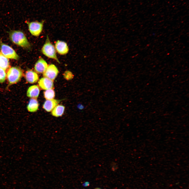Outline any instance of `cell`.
Here are the masks:
<instances>
[{"label":"cell","mask_w":189,"mask_h":189,"mask_svg":"<svg viewBox=\"0 0 189 189\" xmlns=\"http://www.w3.org/2000/svg\"><path fill=\"white\" fill-rule=\"evenodd\" d=\"M9 37L15 44L25 48H30V44L22 32L15 30L9 33Z\"/></svg>","instance_id":"obj_1"},{"label":"cell","mask_w":189,"mask_h":189,"mask_svg":"<svg viewBox=\"0 0 189 189\" xmlns=\"http://www.w3.org/2000/svg\"><path fill=\"white\" fill-rule=\"evenodd\" d=\"M41 51L46 56L60 63L56 56L55 48L50 42L48 35L45 42L42 48Z\"/></svg>","instance_id":"obj_2"},{"label":"cell","mask_w":189,"mask_h":189,"mask_svg":"<svg viewBox=\"0 0 189 189\" xmlns=\"http://www.w3.org/2000/svg\"><path fill=\"white\" fill-rule=\"evenodd\" d=\"M23 72L19 68L12 67L10 68L7 73V78L10 84L17 83L21 78Z\"/></svg>","instance_id":"obj_3"},{"label":"cell","mask_w":189,"mask_h":189,"mask_svg":"<svg viewBox=\"0 0 189 189\" xmlns=\"http://www.w3.org/2000/svg\"><path fill=\"white\" fill-rule=\"evenodd\" d=\"M44 21L41 22L37 21L28 22L29 31L33 35L39 36L41 32Z\"/></svg>","instance_id":"obj_4"},{"label":"cell","mask_w":189,"mask_h":189,"mask_svg":"<svg viewBox=\"0 0 189 189\" xmlns=\"http://www.w3.org/2000/svg\"><path fill=\"white\" fill-rule=\"evenodd\" d=\"M2 54L7 58L18 60L19 56L15 51L9 46L3 43L0 44Z\"/></svg>","instance_id":"obj_5"},{"label":"cell","mask_w":189,"mask_h":189,"mask_svg":"<svg viewBox=\"0 0 189 189\" xmlns=\"http://www.w3.org/2000/svg\"><path fill=\"white\" fill-rule=\"evenodd\" d=\"M59 71L56 67L54 65L51 64L48 66L43 75L44 77L53 81L56 77Z\"/></svg>","instance_id":"obj_6"},{"label":"cell","mask_w":189,"mask_h":189,"mask_svg":"<svg viewBox=\"0 0 189 189\" xmlns=\"http://www.w3.org/2000/svg\"><path fill=\"white\" fill-rule=\"evenodd\" d=\"M48 67L45 61L41 57H39L36 62L34 66L35 71L38 73H43L46 71Z\"/></svg>","instance_id":"obj_7"},{"label":"cell","mask_w":189,"mask_h":189,"mask_svg":"<svg viewBox=\"0 0 189 189\" xmlns=\"http://www.w3.org/2000/svg\"><path fill=\"white\" fill-rule=\"evenodd\" d=\"M55 47L57 51L60 54L64 55L68 52V47L67 43L64 41L57 40L55 43Z\"/></svg>","instance_id":"obj_8"},{"label":"cell","mask_w":189,"mask_h":189,"mask_svg":"<svg viewBox=\"0 0 189 189\" xmlns=\"http://www.w3.org/2000/svg\"><path fill=\"white\" fill-rule=\"evenodd\" d=\"M38 83L39 87L44 90L52 89L54 86L53 81L44 77L39 80Z\"/></svg>","instance_id":"obj_9"},{"label":"cell","mask_w":189,"mask_h":189,"mask_svg":"<svg viewBox=\"0 0 189 189\" xmlns=\"http://www.w3.org/2000/svg\"><path fill=\"white\" fill-rule=\"evenodd\" d=\"M60 102V100L54 99L47 100L44 102L43 108L47 112H51L57 105Z\"/></svg>","instance_id":"obj_10"},{"label":"cell","mask_w":189,"mask_h":189,"mask_svg":"<svg viewBox=\"0 0 189 189\" xmlns=\"http://www.w3.org/2000/svg\"><path fill=\"white\" fill-rule=\"evenodd\" d=\"M25 77L27 81L31 83L36 82L39 79V77L37 74L33 71L30 70L26 71Z\"/></svg>","instance_id":"obj_11"},{"label":"cell","mask_w":189,"mask_h":189,"mask_svg":"<svg viewBox=\"0 0 189 189\" xmlns=\"http://www.w3.org/2000/svg\"><path fill=\"white\" fill-rule=\"evenodd\" d=\"M40 92L39 87L36 85H33L30 87L27 92L28 97L36 99L38 97Z\"/></svg>","instance_id":"obj_12"},{"label":"cell","mask_w":189,"mask_h":189,"mask_svg":"<svg viewBox=\"0 0 189 189\" xmlns=\"http://www.w3.org/2000/svg\"><path fill=\"white\" fill-rule=\"evenodd\" d=\"M39 104L36 99L32 98L27 106L28 110L30 112H34L38 109Z\"/></svg>","instance_id":"obj_13"},{"label":"cell","mask_w":189,"mask_h":189,"mask_svg":"<svg viewBox=\"0 0 189 189\" xmlns=\"http://www.w3.org/2000/svg\"><path fill=\"white\" fill-rule=\"evenodd\" d=\"M65 108V107L63 105H57L52 110L51 114L53 116L55 117L61 116L64 113Z\"/></svg>","instance_id":"obj_14"},{"label":"cell","mask_w":189,"mask_h":189,"mask_svg":"<svg viewBox=\"0 0 189 189\" xmlns=\"http://www.w3.org/2000/svg\"><path fill=\"white\" fill-rule=\"evenodd\" d=\"M9 65V61L7 58L0 53V68L5 70L8 67Z\"/></svg>","instance_id":"obj_15"},{"label":"cell","mask_w":189,"mask_h":189,"mask_svg":"<svg viewBox=\"0 0 189 189\" xmlns=\"http://www.w3.org/2000/svg\"><path fill=\"white\" fill-rule=\"evenodd\" d=\"M44 98L47 100L53 99L55 97V92L52 89L46 90L44 92Z\"/></svg>","instance_id":"obj_16"},{"label":"cell","mask_w":189,"mask_h":189,"mask_svg":"<svg viewBox=\"0 0 189 189\" xmlns=\"http://www.w3.org/2000/svg\"><path fill=\"white\" fill-rule=\"evenodd\" d=\"M6 77L5 70L0 68V83L4 82Z\"/></svg>","instance_id":"obj_17"},{"label":"cell","mask_w":189,"mask_h":189,"mask_svg":"<svg viewBox=\"0 0 189 189\" xmlns=\"http://www.w3.org/2000/svg\"><path fill=\"white\" fill-rule=\"evenodd\" d=\"M64 76L66 79H70L72 77L73 75L71 72L67 71L65 72L64 73Z\"/></svg>","instance_id":"obj_18"},{"label":"cell","mask_w":189,"mask_h":189,"mask_svg":"<svg viewBox=\"0 0 189 189\" xmlns=\"http://www.w3.org/2000/svg\"><path fill=\"white\" fill-rule=\"evenodd\" d=\"M100 189L97 188V189Z\"/></svg>","instance_id":"obj_19"}]
</instances>
